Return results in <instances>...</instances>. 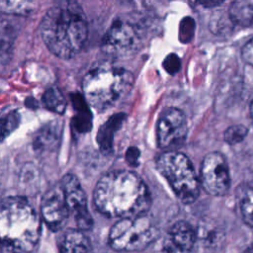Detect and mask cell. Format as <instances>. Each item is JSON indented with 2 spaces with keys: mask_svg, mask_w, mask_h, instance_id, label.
Masks as SVG:
<instances>
[{
  "mask_svg": "<svg viewBox=\"0 0 253 253\" xmlns=\"http://www.w3.org/2000/svg\"><path fill=\"white\" fill-rule=\"evenodd\" d=\"M93 202L97 210L110 217H134L146 214L151 198L143 180L127 170H114L97 182Z\"/></svg>",
  "mask_w": 253,
  "mask_h": 253,
  "instance_id": "6da1fadb",
  "label": "cell"
},
{
  "mask_svg": "<svg viewBox=\"0 0 253 253\" xmlns=\"http://www.w3.org/2000/svg\"><path fill=\"white\" fill-rule=\"evenodd\" d=\"M40 31L52 54L61 59H70L84 46L88 25L79 5L71 0H63L45 12Z\"/></svg>",
  "mask_w": 253,
  "mask_h": 253,
  "instance_id": "7a4b0ae2",
  "label": "cell"
},
{
  "mask_svg": "<svg viewBox=\"0 0 253 253\" xmlns=\"http://www.w3.org/2000/svg\"><path fill=\"white\" fill-rule=\"evenodd\" d=\"M41 218L30 202L21 196L2 201L0 234L6 253H31L41 237Z\"/></svg>",
  "mask_w": 253,
  "mask_h": 253,
  "instance_id": "3957f363",
  "label": "cell"
},
{
  "mask_svg": "<svg viewBox=\"0 0 253 253\" xmlns=\"http://www.w3.org/2000/svg\"><path fill=\"white\" fill-rule=\"evenodd\" d=\"M133 80L132 73L123 67L101 64L85 74L82 90L88 104L102 112L112 108L126 96Z\"/></svg>",
  "mask_w": 253,
  "mask_h": 253,
  "instance_id": "277c9868",
  "label": "cell"
},
{
  "mask_svg": "<svg viewBox=\"0 0 253 253\" xmlns=\"http://www.w3.org/2000/svg\"><path fill=\"white\" fill-rule=\"evenodd\" d=\"M156 167L183 204L189 205L197 200L201 182L184 153L167 150L157 158Z\"/></svg>",
  "mask_w": 253,
  "mask_h": 253,
  "instance_id": "5b68a950",
  "label": "cell"
},
{
  "mask_svg": "<svg viewBox=\"0 0 253 253\" xmlns=\"http://www.w3.org/2000/svg\"><path fill=\"white\" fill-rule=\"evenodd\" d=\"M159 236V228L146 214L120 218L111 228L109 245L116 251L143 250Z\"/></svg>",
  "mask_w": 253,
  "mask_h": 253,
  "instance_id": "8992f818",
  "label": "cell"
},
{
  "mask_svg": "<svg viewBox=\"0 0 253 253\" xmlns=\"http://www.w3.org/2000/svg\"><path fill=\"white\" fill-rule=\"evenodd\" d=\"M142 43V28L126 18H117L102 39L101 49L108 55L124 58L134 54Z\"/></svg>",
  "mask_w": 253,
  "mask_h": 253,
  "instance_id": "52a82bcc",
  "label": "cell"
},
{
  "mask_svg": "<svg viewBox=\"0 0 253 253\" xmlns=\"http://www.w3.org/2000/svg\"><path fill=\"white\" fill-rule=\"evenodd\" d=\"M200 182L204 190L212 196H223L229 191V168L222 153L212 151L204 157L200 170Z\"/></svg>",
  "mask_w": 253,
  "mask_h": 253,
  "instance_id": "ba28073f",
  "label": "cell"
},
{
  "mask_svg": "<svg viewBox=\"0 0 253 253\" xmlns=\"http://www.w3.org/2000/svg\"><path fill=\"white\" fill-rule=\"evenodd\" d=\"M188 125L185 114L177 108L165 109L157 122V143L160 148L173 150L186 139Z\"/></svg>",
  "mask_w": 253,
  "mask_h": 253,
  "instance_id": "9c48e42d",
  "label": "cell"
},
{
  "mask_svg": "<svg viewBox=\"0 0 253 253\" xmlns=\"http://www.w3.org/2000/svg\"><path fill=\"white\" fill-rule=\"evenodd\" d=\"M41 214L53 231L62 229L68 222L72 214L60 182L43 194L41 202Z\"/></svg>",
  "mask_w": 253,
  "mask_h": 253,
  "instance_id": "30bf717a",
  "label": "cell"
},
{
  "mask_svg": "<svg viewBox=\"0 0 253 253\" xmlns=\"http://www.w3.org/2000/svg\"><path fill=\"white\" fill-rule=\"evenodd\" d=\"M59 182L65 193L77 228L83 231L91 229L93 226V218L88 210L87 198L79 180L75 175L68 173L64 175Z\"/></svg>",
  "mask_w": 253,
  "mask_h": 253,
  "instance_id": "8fae6325",
  "label": "cell"
},
{
  "mask_svg": "<svg viewBox=\"0 0 253 253\" xmlns=\"http://www.w3.org/2000/svg\"><path fill=\"white\" fill-rule=\"evenodd\" d=\"M196 230L185 221L175 222L166 233L163 246L166 253H193L196 243Z\"/></svg>",
  "mask_w": 253,
  "mask_h": 253,
  "instance_id": "7c38bea8",
  "label": "cell"
},
{
  "mask_svg": "<svg viewBox=\"0 0 253 253\" xmlns=\"http://www.w3.org/2000/svg\"><path fill=\"white\" fill-rule=\"evenodd\" d=\"M195 253H217L224 241V231L216 224L207 221L196 230Z\"/></svg>",
  "mask_w": 253,
  "mask_h": 253,
  "instance_id": "4fadbf2b",
  "label": "cell"
},
{
  "mask_svg": "<svg viewBox=\"0 0 253 253\" xmlns=\"http://www.w3.org/2000/svg\"><path fill=\"white\" fill-rule=\"evenodd\" d=\"M59 253H94L93 245L83 230H66L59 240Z\"/></svg>",
  "mask_w": 253,
  "mask_h": 253,
  "instance_id": "5bb4252c",
  "label": "cell"
},
{
  "mask_svg": "<svg viewBox=\"0 0 253 253\" xmlns=\"http://www.w3.org/2000/svg\"><path fill=\"white\" fill-rule=\"evenodd\" d=\"M61 125L58 122H51L42 126L34 139V147L39 151L51 150L60 139Z\"/></svg>",
  "mask_w": 253,
  "mask_h": 253,
  "instance_id": "9a60e30c",
  "label": "cell"
},
{
  "mask_svg": "<svg viewBox=\"0 0 253 253\" xmlns=\"http://www.w3.org/2000/svg\"><path fill=\"white\" fill-rule=\"evenodd\" d=\"M229 18L234 24L253 26V0H233L229 8Z\"/></svg>",
  "mask_w": 253,
  "mask_h": 253,
  "instance_id": "2e32d148",
  "label": "cell"
},
{
  "mask_svg": "<svg viewBox=\"0 0 253 253\" xmlns=\"http://www.w3.org/2000/svg\"><path fill=\"white\" fill-rule=\"evenodd\" d=\"M236 200L243 222L253 227V187L240 185L236 190Z\"/></svg>",
  "mask_w": 253,
  "mask_h": 253,
  "instance_id": "e0dca14e",
  "label": "cell"
},
{
  "mask_svg": "<svg viewBox=\"0 0 253 253\" xmlns=\"http://www.w3.org/2000/svg\"><path fill=\"white\" fill-rule=\"evenodd\" d=\"M39 5V0H0L3 13L24 16L34 12Z\"/></svg>",
  "mask_w": 253,
  "mask_h": 253,
  "instance_id": "ac0fdd59",
  "label": "cell"
},
{
  "mask_svg": "<svg viewBox=\"0 0 253 253\" xmlns=\"http://www.w3.org/2000/svg\"><path fill=\"white\" fill-rule=\"evenodd\" d=\"M42 103L46 109L56 114H63L66 109V100L61 91L56 87H50L42 95Z\"/></svg>",
  "mask_w": 253,
  "mask_h": 253,
  "instance_id": "d6986e66",
  "label": "cell"
},
{
  "mask_svg": "<svg viewBox=\"0 0 253 253\" xmlns=\"http://www.w3.org/2000/svg\"><path fill=\"white\" fill-rule=\"evenodd\" d=\"M248 134V128L242 125H234L227 127L223 133V138L228 144L234 145L241 142Z\"/></svg>",
  "mask_w": 253,
  "mask_h": 253,
  "instance_id": "ffe728a7",
  "label": "cell"
},
{
  "mask_svg": "<svg viewBox=\"0 0 253 253\" xmlns=\"http://www.w3.org/2000/svg\"><path fill=\"white\" fill-rule=\"evenodd\" d=\"M19 124V114L14 111L8 113L6 116L2 118V138H4L7 134H9L15 127H17Z\"/></svg>",
  "mask_w": 253,
  "mask_h": 253,
  "instance_id": "44dd1931",
  "label": "cell"
},
{
  "mask_svg": "<svg viewBox=\"0 0 253 253\" xmlns=\"http://www.w3.org/2000/svg\"><path fill=\"white\" fill-rule=\"evenodd\" d=\"M164 68L169 73H175L180 68V59L176 54H170L165 60H164Z\"/></svg>",
  "mask_w": 253,
  "mask_h": 253,
  "instance_id": "7402d4cb",
  "label": "cell"
},
{
  "mask_svg": "<svg viewBox=\"0 0 253 253\" xmlns=\"http://www.w3.org/2000/svg\"><path fill=\"white\" fill-rule=\"evenodd\" d=\"M241 55L243 60L253 67V39L247 42L242 47Z\"/></svg>",
  "mask_w": 253,
  "mask_h": 253,
  "instance_id": "603a6c76",
  "label": "cell"
},
{
  "mask_svg": "<svg viewBox=\"0 0 253 253\" xmlns=\"http://www.w3.org/2000/svg\"><path fill=\"white\" fill-rule=\"evenodd\" d=\"M224 0H198V2L206 7H211V6H216L222 3Z\"/></svg>",
  "mask_w": 253,
  "mask_h": 253,
  "instance_id": "cb8c5ba5",
  "label": "cell"
},
{
  "mask_svg": "<svg viewBox=\"0 0 253 253\" xmlns=\"http://www.w3.org/2000/svg\"><path fill=\"white\" fill-rule=\"evenodd\" d=\"M249 112H250V117L253 121V98H252V100L250 102V105H249Z\"/></svg>",
  "mask_w": 253,
  "mask_h": 253,
  "instance_id": "d4e9b609",
  "label": "cell"
},
{
  "mask_svg": "<svg viewBox=\"0 0 253 253\" xmlns=\"http://www.w3.org/2000/svg\"><path fill=\"white\" fill-rule=\"evenodd\" d=\"M243 253H253V243Z\"/></svg>",
  "mask_w": 253,
  "mask_h": 253,
  "instance_id": "484cf974",
  "label": "cell"
}]
</instances>
